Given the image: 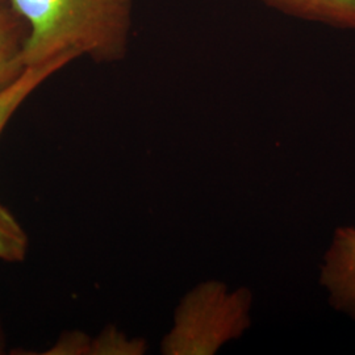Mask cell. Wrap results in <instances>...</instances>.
Here are the masks:
<instances>
[{"label":"cell","mask_w":355,"mask_h":355,"mask_svg":"<svg viewBox=\"0 0 355 355\" xmlns=\"http://www.w3.org/2000/svg\"><path fill=\"white\" fill-rule=\"evenodd\" d=\"M0 1H1V0H0Z\"/></svg>","instance_id":"8fae6325"},{"label":"cell","mask_w":355,"mask_h":355,"mask_svg":"<svg viewBox=\"0 0 355 355\" xmlns=\"http://www.w3.org/2000/svg\"><path fill=\"white\" fill-rule=\"evenodd\" d=\"M139 343H129L116 330H105L96 340L91 341L89 354H139L142 353Z\"/></svg>","instance_id":"ba28073f"},{"label":"cell","mask_w":355,"mask_h":355,"mask_svg":"<svg viewBox=\"0 0 355 355\" xmlns=\"http://www.w3.org/2000/svg\"><path fill=\"white\" fill-rule=\"evenodd\" d=\"M280 12L308 21L355 31V0H262Z\"/></svg>","instance_id":"5b68a950"},{"label":"cell","mask_w":355,"mask_h":355,"mask_svg":"<svg viewBox=\"0 0 355 355\" xmlns=\"http://www.w3.org/2000/svg\"><path fill=\"white\" fill-rule=\"evenodd\" d=\"M26 23L12 8L0 1V91L11 86L26 71L23 58Z\"/></svg>","instance_id":"277c9868"},{"label":"cell","mask_w":355,"mask_h":355,"mask_svg":"<svg viewBox=\"0 0 355 355\" xmlns=\"http://www.w3.org/2000/svg\"><path fill=\"white\" fill-rule=\"evenodd\" d=\"M91 341L82 333H69L51 349V354H89Z\"/></svg>","instance_id":"9c48e42d"},{"label":"cell","mask_w":355,"mask_h":355,"mask_svg":"<svg viewBox=\"0 0 355 355\" xmlns=\"http://www.w3.org/2000/svg\"><path fill=\"white\" fill-rule=\"evenodd\" d=\"M26 232L12 214L0 204V259L19 262L26 257Z\"/></svg>","instance_id":"52a82bcc"},{"label":"cell","mask_w":355,"mask_h":355,"mask_svg":"<svg viewBox=\"0 0 355 355\" xmlns=\"http://www.w3.org/2000/svg\"><path fill=\"white\" fill-rule=\"evenodd\" d=\"M74 60V55L64 54L49 62L29 66L11 86L0 91V135L17 108L26 102V98L48 78Z\"/></svg>","instance_id":"8992f818"},{"label":"cell","mask_w":355,"mask_h":355,"mask_svg":"<svg viewBox=\"0 0 355 355\" xmlns=\"http://www.w3.org/2000/svg\"><path fill=\"white\" fill-rule=\"evenodd\" d=\"M26 23V67L71 54L96 62L121 60L128 51L136 0H7Z\"/></svg>","instance_id":"6da1fadb"},{"label":"cell","mask_w":355,"mask_h":355,"mask_svg":"<svg viewBox=\"0 0 355 355\" xmlns=\"http://www.w3.org/2000/svg\"><path fill=\"white\" fill-rule=\"evenodd\" d=\"M249 296L224 295V286L209 283L191 293L179 306L177 325L164 343L165 354H211L223 343L240 336L248 325Z\"/></svg>","instance_id":"7a4b0ae2"},{"label":"cell","mask_w":355,"mask_h":355,"mask_svg":"<svg viewBox=\"0 0 355 355\" xmlns=\"http://www.w3.org/2000/svg\"><path fill=\"white\" fill-rule=\"evenodd\" d=\"M0 350H1V340H0Z\"/></svg>","instance_id":"30bf717a"},{"label":"cell","mask_w":355,"mask_h":355,"mask_svg":"<svg viewBox=\"0 0 355 355\" xmlns=\"http://www.w3.org/2000/svg\"><path fill=\"white\" fill-rule=\"evenodd\" d=\"M321 283L329 290L330 303L355 318V228L337 229L325 255Z\"/></svg>","instance_id":"3957f363"}]
</instances>
